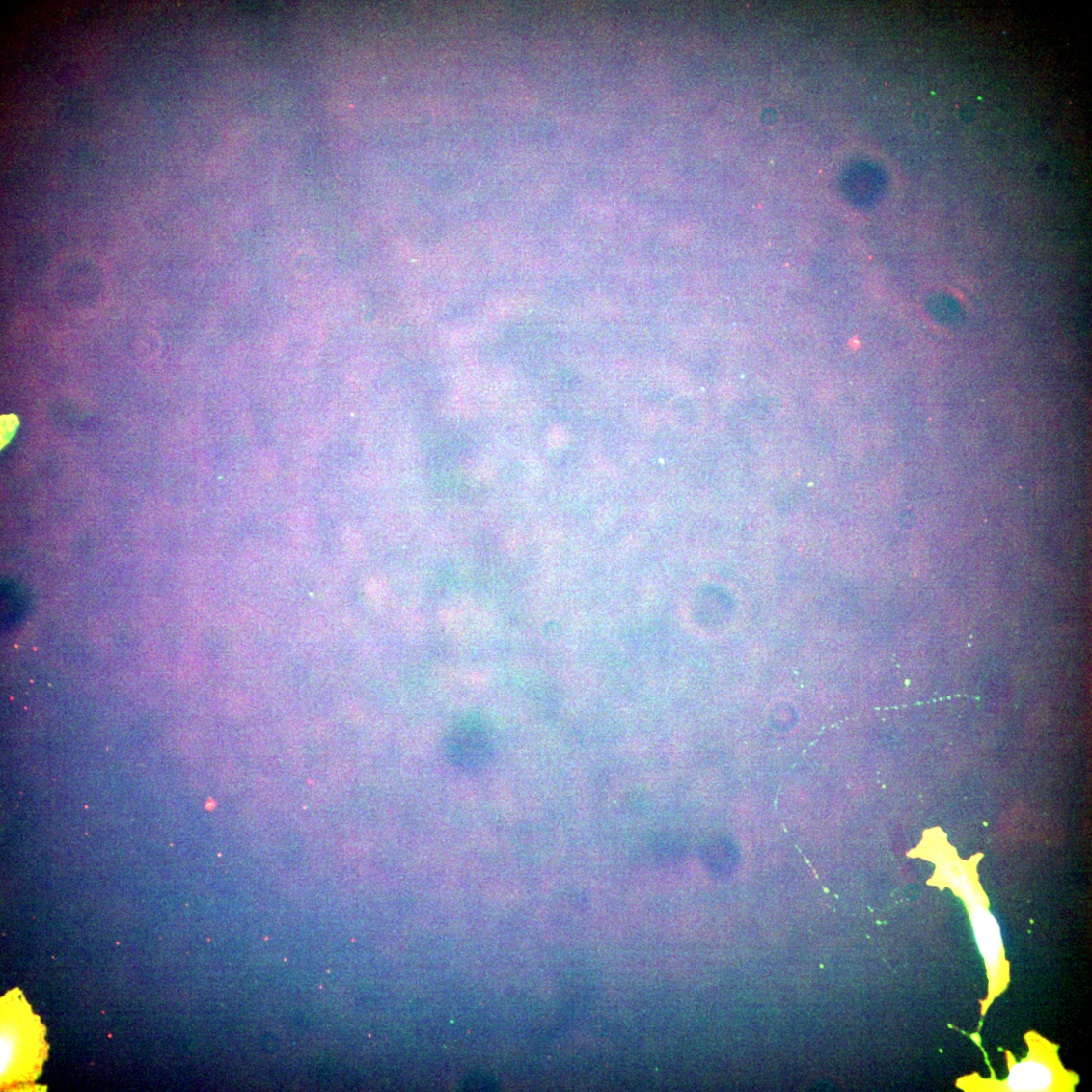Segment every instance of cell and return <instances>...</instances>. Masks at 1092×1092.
<instances>
[{
	"instance_id": "5",
	"label": "cell",
	"mask_w": 1092,
	"mask_h": 1092,
	"mask_svg": "<svg viewBox=\"0 0 1092 1092\" xmlns=\"http://www.w3.org/2000/svg\"><path fill=\"white\" fill-rule=\"evenodd\" d=\"M928 310L933 319L942 325H958L964 317L960 304L944 293L934 295L928 302Z\"/></svg>"
},
{
	"instance_id": "1",
	"label": "cell",
	"mask_w": 1092,
	"mask_h": 1092,
	"mask_svg": "<svg viewBox=\"0 0 1092 1092\" xmlns=\"http://www.w3.org/2000/svg\"><path fill=\"white\" fill-rule=\"evenodd\" d=\"M445 753L453 766L476 771L491 761L493 745L480 724L467 721L452 728L446 740Z\"/></svg>"
},
{
	"instance_id": "2",
	"label": "cell",
	"mask_w": 1092,
	"mask_h": 1092,
	"mask_svg": "<svg viewBox=\"0 0 1092 1092\" xmlns=\"http://www.w3.org/2000/svg\"><path fill=\"white\" fill-rule=\"evenodd\" d=\"M972 923L978 947L989 968L994 991L1001 968L1000 930L993 915L982 907H976L972 911Z\"/></svg>"
},
{
	"instance_id": "3",
	"label": "cell",
	"mask_w": 1092,
	"mask_h": 1092,
	"mask_svg": "<svg viewBox=\"0 0 1092 1092\" xmlns=\"http://www.w3.org/2000/svg\"><path fill=\"white\" fill-rule=\"evenodd\" d=\"M1054 1081L1052 1069L1045 1062L1031 1058L1013 1066L1006 1087L1016 1092H1039L1051 1088Z\"/></svg>"
},
{
	"instance_id": "4",
	"label": "cell",
	"mask_w": 1092,
	"mask_h": 1092,
	"mask_svg": "<svg viewBox=\"0 0 1092 1092\" xmlns=\"http://www.w3.org/2000/svg\"><path fill=\"white\" fill-rule=\"evenodd\" d=\"M29 594L24 587L14 582H4L2 590V617L6 629L13 628L27 615Z\"/></svg>"
},
{
	"instance_id": "6",
	"label": "cell",
	"mask_w": 1092,
	"mask_h": 1092,
	"mask_svg": "<svg viewBox=\"0 0 1092 1092\" xmlns=\"http://www.w3.org/2000/svg\"><path fill=\"white\" fill-rule=\"evenodd\" d=\"M19 425V420L14 414L3 415L0 420V445L7 447L14 436Z\"/></svg>"
}]
</instances>
